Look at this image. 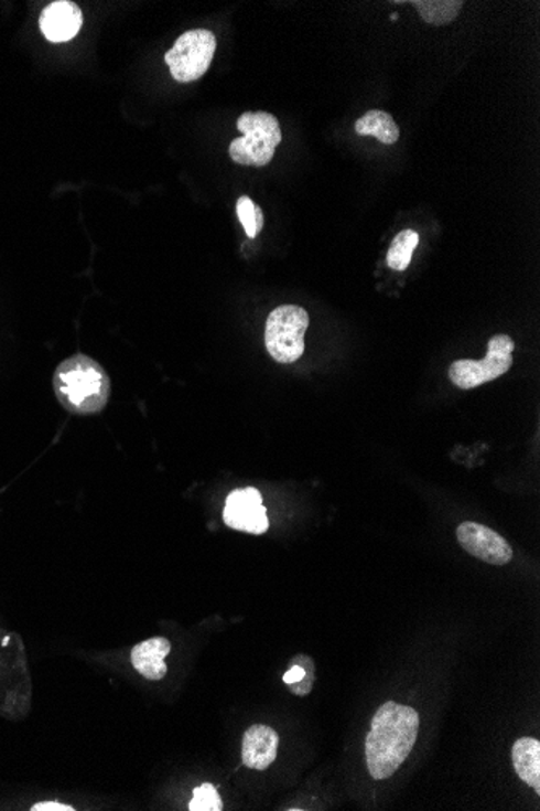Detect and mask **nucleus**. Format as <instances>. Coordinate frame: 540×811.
Returning a JSON list of instances; mask_svg holds the SVG:
<instances>
[{"instance_id": "nucleus-1", "label": "nucleus", "mask_w": 540, "mask_h": 811, "mask_svg": "<svg viewBox=\"0 0 540 811\" xmlns=\"http://www.w3.org/2000/svg\"><path fill=\"white\" fill-rule=\"evenodd\" d=\"M418 733L417 709L395 702L380 706L366 737V761L376 781L389 779L403 765L417 744Z\"/></svg>"}, {"instance_id": "nucleus-2", "label": "nucleus", "mask_w": 540, "mask_h": 811, "mask_svg": "<svg viewBox=\"0 0 540 811\" xmlns=\"http://www.w3.org/2000/svg\"><path fill=\"white\" fill-rule=\"evenodd\" d=\"M52 384L57 401L71 414H99L109 402L110 380L106 370L83 353L62 362L55 370Z\"/></svg>"}, {"instance_id": "nucleus-3", "label": "nucleus", "mask_w": 540, "mask_h": 811, "mask_svg": "<svg viewBox=\"0 0 540 811\" xmlns=\"http://www.w3.org/2000/svg\"><path fill=\"white\" fill-rule=\"evenodd\" d=\"M237 128L244 137L231 141L228 148L231 161L252 168L268 166L282 141V130L277 117L264 110L245 113L237 120Z\"/></svg>"}, {"instance_id": "nucleus-4", "label": "nucleus", "mask_w": 540, "mask_h": 811, "mask_svg": "<svg viewBox=\"0 0 540 811\" xmlns=\"http://www.w3.org/2000/svg\"><path fill=\"white\" fill-rule=\"evenodd\" d=\"M310 328V314L298 305H282L266 322V346L276 362L290 365L304 353V334Z\"/></svg>"}, {"instance_id": "nucleus-5", "label": "nucleus", "mask_w": 540, "mask_h": 811, "mask_svg": "<svg viewBox=\"0 0 540 811\" xmlns=\"http://www.w3.org/2000/svg\"><path fill=\"white\" fill-rule=\"evenodd\" d=\"M216 50L217 40L213 31L192 30L183 33L165 54L173 79L179 83L199 79L209 71Z\"/></svg>"}, {"instance_id": "nucleus-6", "label": "nucleus", "mask_w": 540, "mask_h": 811, "mask_svg": "<svg viewBox=\"0 0 540 811\" xmlns=\"http://www.w3.org/2000/svg\"><path fill=\"white\" fill-rule=\"evenodd\" d=\"M515 342L510 335L498 334L489 341L486 359L458 360L450 366V381L460 390H473L504 376L514 363Z\"/></svg>"}, {"instance_id": "nucleus-7", "label": "nucleus", "mask_w": 540, "mask_h": 811, "mask_svg": "<svg viewBox=\"0 0 540 811\" xmlns=\"http://www.w3.org/2000/svg\"><path fill=\"white\" fill-rule=\"evenodd\" d=\"M225 525L238 532L262 535L268 532L269 519L262 505L261 492L255 488H244L230 492L224 509Z\"/></svg>"}, {"instance_id": "nucleus-8", "label": "nucleus", "mask_w": 540, "mask_h": 811, "mask_svg": "<svg viewBox=\"0 0 540 811\" xmlns=\"http://www.w3.org/2000/svg\"><path fill=\"white\" fill-rule=\"evenodd\" d=\"M456 538L466 553L492 566H505L514 557V549L508 541L480 523H462L456 530Z\"/></svg>"}, {"instance_id": "nucleus-9", "label": "nucleus", "mask_w": 540, "mask_h": 811, "mask_svg": "<svg viewBox=\"0 0 540 811\" xmlns=\"http://www.w3.org/2000/svg\"><path fill=\"white\" fill-rule=\"evenodd\" d=\"M83 25V12L71 0H57L43 10L40 17L41 33L51 43H67L74 40Z\"/></svg>"}, {"instance_id": "nucleus-10", "label": "nucleus", "mask_w": 540, "mask_h": 811, "mask_svg": "<svg viewBox=\"0 0 540 811\" xmlns=\"http://www.w3.org/2000/svg\"><path fill=\"white\" fill-rule=\"evenodd\" d=\"M279 734L264 724H255L249 727L241 744V757L246 768L264 771L276 761L279 751Z\"/></svg>"}, {"instance_id": "nucleus-11", "label": "nucleus", "mask_w": 540, "mask_h": 811, "mask_svg": "<svg viewBox=\"0 0 540 811\" xmlns=\"http://www.w3.org/2000/svg\"><path fill=\"white\" fill-rule=\"evenodd\" d=\"M171 650V641L164 637L141 641L131 650V665L148 681H161L168 674L165 658Z\"/></svg>"}, {"instance_id": "nucleus-12", "label": "nucleus", "mask_w": 540, "mask_h": 811, "mask_svg": "<svg viewBox=\"0 0 540 811\" xmlns=\"http://www.w3.org/2000/svg\"><path fill=\"white\" fill-rule=\"evenodd\" d=\"M515 771L522 781L540 793V744L538 738L522 737L511 748Z\"/></svg>"}, {"instance_id": "nucleus-13", "label": "nucleus", "mask_w": 540, "mask_h": 811, "mask_svg": "<svg viewBox=\"0 0 540 811\" xmlns=\"http://www.w3.org/2000/svg\"><path fill=\"white\" fill-rule=\"evenodd\" d=\"M355 130L359 137H374L384 145L397 143L400 138V128L393 117L384 110H369L356 122Z\"/></svg>"}, {"instance_id": "nucleus-14", "label": "nucleus", "mask_w": 540, "mask_h": 811, "mask_svg": "<svg viewBox=\"0 0 540 811\" xmlns=\"http://www.w3.org/2000/svg\"><path fill=\"white\" fill-rule=\"evenodd\" d=\"M314 677H316L314 661L300 654L290 664L289 671L283 675V682L293 695L306 696L313 690Z\"/></svg>"}, {"instance_id": "nucleus-15", "label": "nucleus", "mask_w": 540, "mask_h": 811, "mask_svg": "<svg viewBox=\"0 0 540 811\" xmlns=\"http://www.w3.org/2000/svg\"><path fill=\"white\" fill-rule=\"evenodd\" d=\"M419 244V235L414 231H403L395 237L392 246L387 253V263L395 270H404L410 266L414 248Z\"/></svg>"}, {"instance_id": "nucleus-16", "label": "nucleus", "mask_w": 540, "mask_h": 811, "mask_svg": "<svg viewBox=\"0 0 540 811\" xmlns=\"http://www.w3.org/2000/svg\"><path fill=\"white\" fill-rule=\"evenodd\" d=\"M414 6L424 22L432 23V25H445L456 19L463 2H445V0L443 2H434V0L421 2L418 0Z\"/></svg>"}, {"instance_id": "nucleus-17", "label": "nucleus", "mask_w": 540, "mask_h": 811, "mask_svg": "<svg viewBox=\"0 0 540 811\" xmlns=\"http://www.w3.org/2000/svg\"><path fill=\"white\" fill-rule=\"evenodd\" d=\"M237 214L249 238H255L262 231L264 214L258 204L252 203L251 198L241 196L238 200Z\"/></svg>"}, {"instance_id": "nucleus-18", "label": "nucleus", "mask_w": 540, "mask_h": 811, "mask_svg": "<svg viewBox=\"0 0 540 811\" xmlns=\"http://www.w3.org/2000/svg\"><path fill=\"white\" fill-rule=\"evenodd\" d=\"M224 803L219 792L213 785H203L196 787L193 792V800L190 802V810L192 811H220Z\"/></svg>"}, {"instance_id": "nucleus-19", "label": "nucleus", "mask_w": 540, "mask_h": 811, "mask_svg": "<svg viewBox=\"0 0 540 811\" xmlns=\"http://www.w3.org/2000/svg\"><path fill=\"white\" fill-rule=\"evenodd\" d=\"M33 811H74V807L71 805H64V803L58 802H41L36 803V805H33Z\"/></svg>"}]
</instances>
